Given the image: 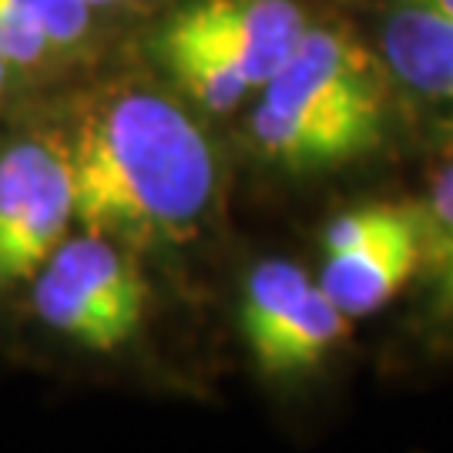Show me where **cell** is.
<instances>
[{
	"label": "cell",
	"instance_id": "6da1fadb",
	"mask_svg": "<svg viewBox=\"0 0 453 453\" xmlns=\"http://www.w3.org/2000/svg\"><path fill=\"white\" fill-rule=\"evenodd\" d=\"M65 151L74 222L114 242H179L215 195L209 138L181 104L151 88H121L91 104Z\"/></svg>",
	"mask_w": 453,
	"mask_h": 453
},
{
	"label": "cell",
	"instance_id": "7a4b0ae2",
	"mask_svg": "<svg viewBox=\"0 0 453 453\" xmlns=\"http://www.w3.org/2000/svg\"><path fill=\"white\" fill-rule=\"evenodd\" d=\"M249 118L252 142L296 172L336 168L383 138V88L366 50L326 27H306L299 44L259 88Z\"/></svg>",
	"mask_w": 453,
	"mask_h": 453
},
{
	"label": "cell",
	"instance_id": "3957f363",
	"mask_svg": "<svg viewBox=\"0 0 453 453\" xmlns=\"http://www.w3.org/2000/svg\"><path fill=\"white\" fill-rule=\"evenodd\" d=\"M306 14L296 0H195L158 31V58L209 111H232L286 65Z\"/></svg>",
	"mask_w": 453,
	"mask_h": 453
},
{
	"label": "cell",
	"instance_id": "277c9868",
	"mask_svg": "<svg viewBox=\"0 0 453 453\" xmlns=\"http://www.w3.org/2000/svg\"><path fill=\"white\" fill-rule=\"evenodd\" d=\"M148 289L121 245L84 232L65 239L34 275V312L95 353H111L138 333Z\"/></svg>",
	"mask_w": 453,
	"mask_h": 453
},
{
	"label": "cell",
	"instance_id": "5b68a950",
	"mask_svg": "<svg viewBox=\"0 0 453 453\" xmlns=\"http://www.w3.org/2000/svg\"><path fill=\"white\" fill-rule=\"evenodd\" d=\"M74 222L71 162L54 138H20L0 151V292L27 282Z\"/></svg>",
	"mask_w": 453,
	"mask_h": 453
},
{
	"label": "cell",
	"instance_id": "8992f818",
	"mask_svg": "<svg viewBox=\"0 0 453 453\" xmlns=\"http://www.w3.org/2000/svg\"><path fill=\"white\" fill-rule=\"evenodd\" d=\"M420 211L400 205L396 215L370 239L329 252L319 286L349 319H357L387 306L420 269Z\"/></svg>",
	"mask_w": 453,
	"mask_h": 453
},
{
	"label": "cell",
	"instance_id": "52a82bcc",
	"mask_svg": "<svg viewBox=\"0 0 453 453\" xmlns=\"http://www.w3.org/2000/svg\"><path fill=\"white\" fill-rule=\"evenodd\" d=\"M383 54L389 71L423 101L453 114V17L413 0L387 20Z\"/></svg>",
	"mask_w": 453,
	"mask_h": 453
},
{
	"label": "cell",
	"instance_id": "ba28073f",
	"mask_svg": "<svg viewBox=\"0 0 453 453\" xmlns=\"http://www.w3.org/2000/svg\"><path fill=\"white\" fill-rule=\"evenodd\" d=\"M346 329H349V316L326 296L319 282H312L306 296H299L282 312V319L249 349L265 372L289 376V372L316 366L346 336Z\"/></svg>",
	"mask_w": 453,
	"mask_h": 453
},
{
	"label": "cell",
	"instance_id": "9c48e42d",
	"mask_svg": "<svg viewBox=\"0 0 453 453\" xmlns=\"http://www.w3.org/2000/svg\"><path fill=\"white\" fill-rule=\"evenodd\" d=\"M423 239V286L430 319L453 336V162H447L430 181L420 209Z\"/></svg>",
	"mask_w": 453,
	"mask_h": 453
},
{
	"label": "cell",
	"instance_id": "30bf717a",
	"mask_svg": "<svg viewBox=\"0 0 453 453\" xmlns=\"http://www.w3.org/2000/svg\"><path fill=\"white\" fill-rule=\"evenodd\" d=\"M309 286H312L309 273L292 265V262H262V265H256L245 279L242 306H239V326H242L245 342L252 346L259 336H265L282 319V312L299 296H306Z\"/></svg>",
	"mask_w": 453,
	"mask_h": 453
},
{
	"label": "cell",
	"instance_id": "8fae6325",
	"mask_svg": "<svg viewBox=\"0 0 453 453\" xmlns=\"http://www.w3.org/2000/svg\"><path fill=\"white\" fill-rule=\"evenodd\" d=\"M61 50L17 0H0V58L11 71H37Z\"/></svg>",
	"mask_w": 453,
	"mask_h": 453
},
{
	"label": "cell",
	"instance_id": "7c38bea8",
	"mask_svg": "<svg viewBox=\"0 0 453 453\" xmlns=\"http://www.w3.org/2000/svg\"><path fill=\"white\" fill-rule=\"evenodd\" d=\"M48 31L58 50H74L88 41L91 7L84 0H17Z\"/></svg>",
	"mask_w": 453,
	"mask_h": 453
},
{
	"label": "cell",
	"instance_id": "4fadbf2b",
	"mask_svg": "<svg viewBox=\"0 0 453 453\" xmlns=\"http://www.w3.org/2000/svg\"><path fill=\"white\" fill-rule=\"evenodd\" d=\"M84 4L95 11V7H121V4H128V0H84Z\"/></svg>",
	"mask_w": 453,
	"mask_h": 453
},
{
	"label": "cell",
	"instance_id": "5bb4252c",
	"mask_svg": "<svg viewBox=\"0 0 453 453\" xmlns=\"http://www.w3.org/2000/svg\"><path fill=\"white\" fill-rule=\"evenodd\" d=\"M7 74H11V65L0 58V95H4V88H7Z\"/></svg>",
	"mask_w": 453,
	"mask_h": 453
}]
</instances>
